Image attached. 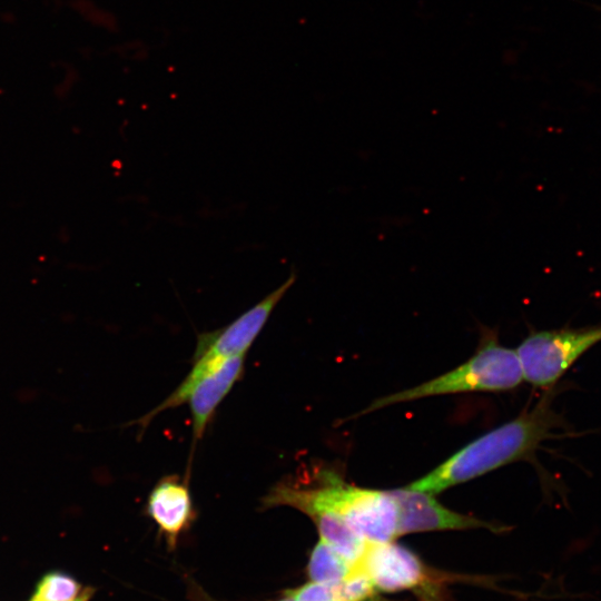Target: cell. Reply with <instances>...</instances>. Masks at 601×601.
<instances>
[{"mask_svg":"<svg viewBox=\"0 0 601 601\" xmlns=\"http://www.w3.org/2000/svg\"><path fill=\"white\" fill-rule=\"evenodd\" d=\"M295 601H345L342 581H309L298 588L286 590Z\"/></svg>","mask_w":601,"mask_h":601,"instance_id":"obj_12","label":"cell"},{"mask_svg":"<svg viewBox=\"0 0 601 601\" xmlns=\"http://www.w3.org/2000/svg\"><path fill=\"white\" fill-rule=\"evenodd\" d=\"M548 391L530 410L472 441L430 473L406 485L430 494L465 483L506 464L529 460L548 440L568 436L564 417L553 408Z\"/></svg>","mask_w":601,"mask_h":601,"instance_id":"obj_1","label":"cell"},{"mask_svg":"<svg viewBox=\"0 0 601 601\" xmlns=\"http://www.w3.org/2000/svg\"><path fill=\"white\" fill-rule=\"evenodd\" d=\"M146 512L168 548L175 549L196 519L187 481L176 474L161 477L148 495Z\"/></svg>","mask_w":601,"mask_h":601,"instance_id":"obj_8","label":"cell"},{"mask_svg":"<svg viewBox=\"0 0 601 601\" xmlns=\"http://www.w3.org/2000/svg\"><path fill=\"white\" fill-rule=\"evenodd\" d=\"M87 590L72 577L56 571L41 578L29 601H77Z\"/></svg>","mask_w":601,"mask_h":601,"instance_id":"obj_11","label":"cell"},{"mask_svg":"<svg viewBox=\"0 0 601 601\" xmlns=\"http://www.w3.org/2000/svg\"><path fill=\"white\" fill-rule=\"evenodd\" d=\"M355 568L384 592L418 590L434 579L416 553L394 540L367 543Z\"/></svg>","mask_w":601,"mask_h":601,"instance_id":"obj_6","label":"cell"},{"mask_svg":"<svg viewBox=\"0 0 601 601\" xmlns=\"http://www.w3.org/2000/svg\"><path fill=\"white\" fill-rule=\"evenodd\" d=\"M276 601H295L290 595L284 592V595Z\"/></svg>","mask_w":601,"mask_h":601,"instance_id":"obj_14","label":"cell"},{"mask_svg":"<svg viewBox=\"0 0 601 601\" xmlns=\"http://www.w3.org/2000/svg\"><path fill=\"white\" fill-rule=\"evenodd\" d=\"M397 506L398 536L441 530L487 529L500 532L499 526L474 516L452 511L442 505L433 494L414 491L406 486L388 490Z\"/></svg>","mask_w":601,"mask_h":601,"instance_id":"obj_7","label":"cell"},{"mask_svg":"<svg viewBox=\"0 0 601 601\" xmlns=\"http://www.w3.org/2000/svg\"><path fill=\"white\" fill-rule=\"evenodd\" d=\"M523 380L516 351L501 345L494 331L483 328L480 345L466 362L420 385L376 398L356 416L430 396L509 391Z\"/></svg>","mask_w":601,"mask_h":601,"instance_id":"obj_3","label":"cell"},{"mask_svg":"<svg viewBox=\"0 0 601 601\" xmlns=\"http://www.w3.org/2000/svg\"><path fill=\"white\" fill-rule=\"evenodd\" d=\"M90 597H91V590L88 589L86 591V593L80 599H78L77 601H89Z\"/></svg>","mask_w":601,"mask_h":601,"instance_id":"obj_13","label":"cell"},{"mask_svg":"<svg viewBox=\"0 0 601 601\" xmlns=\"http://www.w3.org/2000/svg\"><path fill=\"white\" fill-rule=\"evenodd\" d=\"M262 506H289L309 519L336 515L367 543L398 536L397 506L390 491L348 484L328 470L319 471L314 482L284 479L275 483L262 497Z\"/></svg>","mask_w":601,"mask_h":601,"instance_id":"obj_2","label":"cell"},{"mask_svg":"<svg viewBox=\"0 0 601 601\" xmlns=\"http://www.w3.org/2000/svg\"><path fill=\"white\" fill-rule=\"evenodd\" d=\"M600 342L601 324L531 332L515 349L523 378L534 387L553 388L568 370Z\"/></svg>","mask_w":601,"mask_h":601,"instance_id":"obj_5","label":"cell"},{"mask_svg":"<svg viewBox=\"0 0 601 601\" xmlns=\"http://www.w3.org/2000/svg\"><path fill=\"white\" fill-rule=\"evenodd\" d=\"M354 566L355 563L319 539L311 551L306 571L311 581L338 582L349 575Z\"/></svg>","mask_w":601,"mask_h":601,"instance_id":"obj_10","label":"cell"},{"mask_svg":"<svg viewBox=\"0 0 601 601\" xmlns=\"http://www.w3.org/2000/svg\"><path fill=\"white\" fill-rule=\"evenodd\" d=\"M296 275L289 277L276 289L257 302L228 325L198 335L194 365L184 381L173 392L178 401H184L190 387L201 377L215 371L225 361L245 355L264 328L274 308L294 285Z\"/></svg>","mask_w":601,"mask_h":601,"instance_id":"obj_4","label":"cell"},{"mask_svg":"<svg viewBox=\"0 0 601 601\" xmlns=\"http://www.w3.org/2000/svg\"><path fill=\"white\" fill-rule=\"evenodd\" d=\"M245 355H237L225 361L211 373L198 380L189 390L186 402L189 403L193 437L198 441L206 431L213 415L244 372Z\"/></svg>","mask_w":601,"mask_h":601,"instance_id":"obj_9","label":"cell"}]
</instances>
